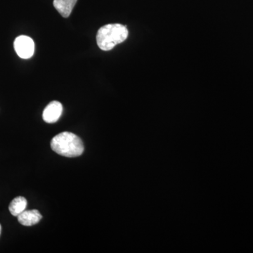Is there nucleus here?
<instances>
[{"label": "nucleus", "mask_w": 253, "mask_h": 253, "mask_svg": "<svg viewBox=\"0 0 253 253\" xmlns=\"http://www.w3.org/2000/svg\"><path fill=\"white\" fill-rule=\"evenodd\" d=\"M128 34L127 28L122 24H108L98 31L96 42L100 49L109 51L126 41Z\"/></svg>", "instance_id": "obj_2"}, {"label": "nucleus", "mask_w": 253, "mask_h": 253, "mask_svg": "<svg viewBox=\"0 0 253 253\" xmlns=\"http://www.w3.org/2000/svg\"><path fill=\"white\" fill-rule=\"evenodd\" d=\"M42 214L37 210L24 211L18 216V220L23 226H31L38 224L41 220Z\"/></svg>", "instance_id": "obj_5"}, {"label": "nucleus", "mask_w": 253, "mask_h": 253, "mask_svg": "<svg viewBox=\"0 0 253 253\" xmlns=\"http://www.w3.org/2000/svg\"><path fill=\"white\" fill-rule=\"evenodd\" d=\"M62 112V104L59 101H51L43 111V120L47 123H56L61 117Z\"/></svg>", "instance_id": "obj_4"}, {"label": "nucleus", "mask_w": 253, "mask_h": 253, "mask_svg": "<svg viewBox=\"0 0 253 253\" xmlns=\"http://www.w3.org/2000/svg\"><path fill=\"white\" fill-rule=\"evenodd\" d=\"M51 147L56 154L65 157L75 158L84 152V145L79 136L69 131H63L55 136Z\"/></svg>", "instance_id": "obj_1"}, {"label": "nucleus", "mask_w": 253, "mask_h": 253, "mask_svg": "<svg viewBox=\"0 0 253 253\" xmlns=\"http://www.w3.org/2000/svg\"><path fill=\"white\" fill-rule=\"evenodd\" d=\"M27 204V200L23 196H18V197L15 198L9 205L10 212L13 216L18 217L21 213L26 211Z\"/></svg>", "instance_id": "obj_7"}, {"label": "nucleus", "mask_w": 253, "mask_h": 253, "mask_svg": "<svg viewBox=\"0 0 253 253\" xmlns=\"http://www.w3.org/2000/svg\"><path fill=\"white\" fill-rule=\"evenodd\" d=\"M1 224H0V234H1Z\"/></svg>", "instance_id": "obj_8"}, {"label": "nucleus", "mask_w": 253, "mask_h": 253, "mask_svg": "<svg viewBox=\"0 0 253 253\" xmlns=\"http://www.w3.org/2000/svg\"><path fill=\"white\" fill-rule=\"evenodd\" d=\"M78 0H54L55 9L64 18H68L72 12Z\"/></svg>", "instance_id": "obj_6"}, {"label": "nucleus", "mask_w": 253, "mask_h": 253, "mask_svg": "<svg viewBox=\"0 0 253 253\" xmlns=\"http://www.w3.org/2000/svg\"><path fill=\"white\" fill-rule=\"evenodd\" d=\"M14 49L19 57L24 59H30L34 54V41L30 37H18L14 41Z\"/></svg>", "instance_id": "obj_3"}]
</instances>
